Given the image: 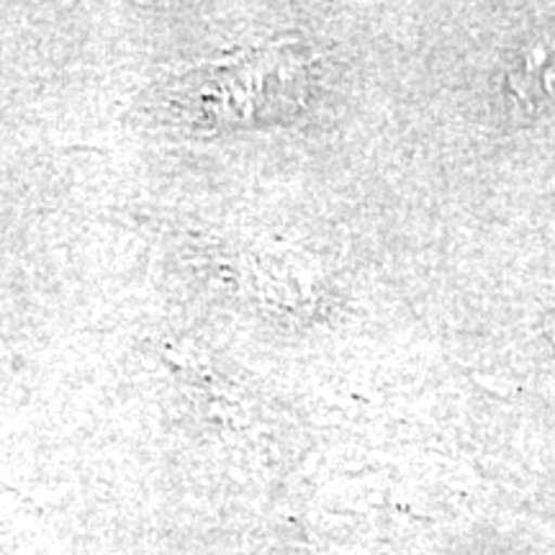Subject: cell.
<instances>
[{"label": "cell", "mask_w": 555, "mask_h": 555, "mask_svg": "<svg viewBox=\"0 0 555 555\" xmlns=\"http://www.w3.org/2000/svg\"><path fill=\"white\" fill-rule=\"evenodd\" d=\"M509 86L517 90V95L532 101L538 95H547L555 90V29L545 37H540L530 50L525 52L522 67L517 69L515 78H509Z\"/></svg>", "instance_id": "cell-1"}]
</instances>
